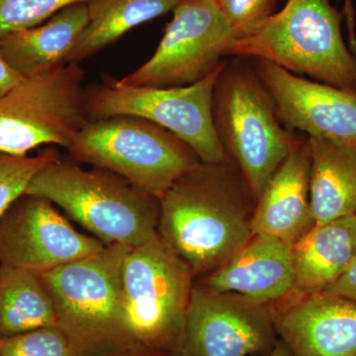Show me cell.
Instances as JSON below:
<instances>
[{
	"label": "cell",
	"mask_w": 356,
	"mask_h": 356,
	"mask_svg": "<svg viewBox=\"0 0 356 356\" xmlns=\"http://www.w3.org/2000/svg\"><path fill=\"white\" fill-rule=\"evenodd\" d=\"M257 199L232 161H200L161 199L158 234L194 277L227 264L254 235Z\"/></svg>",
	"instance_id": "obj_1"
},
{
	"label": "cell",
	"mask_w": 356,
	"mask_h": 356,
	"mask_svg": "<svg viewBox=\"0 0 356 356\" xmlns=\"http://www.w3.org/2000/svg\"><path fill=\"white\" fill-rule=\"evenodd\" d=\"M26 194L48 199L105 245L136 248L158 234L161 199L105 168L60 158L35 175Z\"/></svg>",
	"instance_id": "obj_2"
},
{
	"label": "cell",
	"mask_w": 356,
	"mask_h": 356,
	"mask_svg": "<svg viewBox=\"0 0 356 356\" xmlns=\"http://www.w3.org/2000/svg\"><path fill=\"white\" fill-rule=\"evenodd\" d=\"M131 248L102 252L41 273L74 356H107L135 346L123 306L122 267Z\"/></svg>",
	"instance_id": "obj_3"
},
{
	"label": "cell",
	"mask_w": 356,
	"mask_h": 356,
	"mask_svg": "<svg viewBox=\"0 0 356 356\" xmlns=\"http://www.w3.org/2000/svg\"><path fill=\"white\" fill-rule=\"evenodd\" d=\"M343 13L330 0H288L226 56L261 58L301 76L356 92V57L341 33Z\"/></svg>",
	"instance_id": "obj_4"
},
{
	"label": "cell",
	"mask_w": 356,
	"mask_h": 356,
	"mask_svg": "<svg viewBox=\"0 0 356 356\" xmlns=\"http://www.w3.org/2000/svg\"><path fill=\"white\" fill-rule=\"evenodd\" d=\"M212 117L229 161L259 198L297 139L283 127L248 58L225 60L213 90Z\"/></svg>",
	"instance_id": "obj_5"
},
{
	"label": "cell",
	"mask_w": 356,
	"mask_h": 356,
	"mask_svg": "<svg viewBox=\"0 0 356 356\" xmlns=\"http://www.w3.org/2000/svg\"><path fill=\"white\" fill-rule=\"evenodd\" d=\"M65 149L76 163L117 173L159 199L201 161L170 131L131 115L89 120Z\"/></svg>",
	"instance_id": "obj_6"
},
{
	"label": "cell",
	"mask_w": 356,
	"mask_h": 356,
	"mask_svg": "<svg viewBox=\"0 0 356 356\" xmlns=\"http://www.w3.org/2000/svg\"><path fill=\"white\" fill-rule=\"evenodd\" d=\"M191 267L156 234L131 248L122 267L126 325L134 344L177 353L194 286Z\"/></svg>",
	"instance_id": "obj_7"
},
{
	"label": "cell",
	"mask_w": 356,
	"mask_h": 356,
	"mask_svg": "<svg viewBox=\"0 0 356 356\" xmlns=\"http://www.w3.org/2000/svg\"><path fill=\"white\" fill-rule=\"evenodd\" d=\"M225 60L198 83L177 88L127 86L120 79L107 77L86 88L88 118L140 117L175 134L203 163L231 161L218 138L212 117L213 90Z\"/></svg>",
	"instance_id": "obj_8"
},
{
	"label": "cell",
	"mask_w": 356,
	"mask_h": 356,
	"mask_svg": "<svg viewBox=\"0 0 356 356\" xmlns=\"http://www.w3.org/2000/svg\"><path fill=\"white\" fill-rule=\"evenodd\" d=\"M86 72L76 64L22 79L0 97V153L27 156L42 145L69 146L90 119Z\"/></svg>",
	"instance_id": "obj_9"
},
{
	"label": "cell",
	"mask_w": 356,
	"mask_h": 356,
	"mask_svg": "<svg viewBox=\"0 0 356 356\" xmlns=\"http://www.w3.org/2000/svg\"><path fill=\"white\" fill-rule=\"evenodd\" d=\"M158 48L144 65L120 79L147 88H177L210 74L236 41L214 0H181Z\"/></svg>",
	"instance_id": "obj_10"
},
{
	"label": "cell",
	"mask_w": 356,
	"mask_h": 356,
	"mask_svg": "<svg viewBox=\"0 0 356 356\" xmlns=\"http://www.w3.org/2000/svg\"><path fill=\"white\" fill-rule=\"evenodd\" d=\"M269 304L194 284L184 337L172 356L266 355L277 343Z\"/></svg>",
	"instance_id": "obj_11"
},
{
	"label": "cell",
	"mask_w": 356,
	"mask_h": 356,
	"mask_svg": "<svg viewBox=\"0 0 356 356\" xmlns=\"http://www.w3.org/2000/svg\"><path fill=\"white\" fill-rule=\"evenodd\" d=\"M105 247L76 231L55 204L41 196L25 193L0 218V264L41 274Z\"/></svg>",
	"instance_id": "obj_12"
},
{
	"label": "cell",
	"mask_w": 356,
	"mask_h": 356,
	"mask_svg": "<svg viewBox=\"0 0 356 356\" xmlns=\"http://www.w3.org/2000/svg\"><path fill=\"white\" fill-rule=\"evenodd\" d=\"M250 63L281 122L356 152V92L297 76L261 58Z\"/></svg>",
	"instance_id": "obj_13"
},
{
	"label": "cell",
	"mask_w": 356,
	"mask_h": 356,
	"mask_svg": "<svg viewBox=\"0 0 356 356\" xmlns=\"http://www.w3.org/2000/svg\"><path fill=\"white\" fill-rule=\"evenodd\" d=\"M274 316L295 356H356V302L320 292Z\"/></svg>",
	"instance_id": "obj_14"
},
{
	"label": "cell",
	"mask_w": 356,
	"mask_h": 356,
	"mask_svg": "<svg viewBox=\"0 0 356 356\" xmlns=\"http://www.w3.org/2000/svg\"><path fill=\"white\" fill-rule=\"evenodd\" d=\"M310 168L308 140H297L257 198L254 234L274 236L292 247L315 226Z\"/></svg>",
	"instance_id": "obj_15"
},
{
	"label": "cell",
	"mask_w": 356,
	"mask_h": 356,
	"mask_svg": "<svg viewBox=\"0 0 356 356\" xmlns=\"http://www.w3.org/2000/svg\"><path fill=\"white\" fill-rule=\"evenodd\" d=\"M294 282L291 245L254 234L227 264L200 283L215 291L238 293L269 304L291 293Z\"/></svg>",
	"instance_id": "obj_16"
},
{
	"label": "cell",
	"mask_w": 356,
	"mask_h": 356,
	"mask_svg": "<svg viewBox=\"0 0 356 356\" xmlns=\"http://www.w3.org/2000/svg\"><path fill=\"white\" fill-rule=\"evenodd\" d=\"M88 23V2L72 4L34 27L0 38L7 64L22 79L69 64L72 50Z\"/></svg>",
	"instance_id": "obj_17"
},
{
	"label": "cell",
	"mask_w": 356,
	"mask_h": 356,
	"mask_svg": "<svg viewBox=\"0 0 356 356\" xmlns=\"http://www.w3.org/2000/svg\"><path fill=\"white\" fill-rule=\"evenodd\" d=\"M356 254V215L315 225L292 245L295 282L301 296L324 292Z\"/></svg>",
	"instance_id": "obj_18"
},
{
	"label": "cell",
	"mask_w": 356,
	"mask_h": 356,
	"mask_svg": "<svg viewBox=\"0 0 356 356\" xmlns=\"http://www.w3.org/2000/svg\"><path fill=\"white\" fill-rule=\"evenodd\" d=\"M308 145L316 225L356 215V152L318 138L309 137Z\"/></svg>",
	"instance_id": "obj_19"
},
{
	"label": "cell",
	"mask_w": 356,
	"mask_h": 356,
	"mask_svg": "<svg viewBox=\"0 0 356 356\" xmlns=\"http://www.w3.org/2000/svg\"><path fill=\"white\" fill-rule=\"evenodd\" d=\"M181 0H89L88 23L70 54L69 64L115 43L140 24L172 11Z\"/></svg>",
	"instance_id": "obj_20"
},
{
	"label": "cell",
	"mask_w": 356,
	"mask_h": 356,
	"mask_svg": "<svg viewBox=\"0 0 356 356\" xmlns=\"http://www.w3.org/2000/svg\"><path fill=\"white\" fill-rule=\"evenodd\" d=\"M56 327V314L41 274L0 264V341Z\"/></svg>",
	"instance_id": "obj_21"
},
{
	"label": "cell",
	"mask_w": 356,
	"mask_h": 356,
	"mask_svg": "<svg viewBox=\"0 0 356 356\" xmlns=\"http://www.w3.org/2000/svg\"><path fill=\"white\" fill-rule=\"evenodd\" d=\"M58 159L60 156L53 152L37 156L0 153V218L24 195L35 175Z\"/></svg>",
	"instance_id": "obj_22"
},
{
	"label": "cell",
	"mask_w": 356,
	"mask_h": 356,
	"mask_svg": "<svg viewBox=\"0 0 356 356\" xmlns=\"http://www.w3.org/2000/svg\"><path fill=\"white\" fill-rule=\"evenodd\" d=\"M89 0H0V38L9 33L34 27L72 4Z\"/></svg>",
	"instance_id": "obj_23"
},
{
	"label": "cell",
	"mask_w": 356,
	"mask_h": 356,
	"mask_svg": "<svg viewBox=\"0 0 356 356\" xmlns=\"http://www.w3.org/2000/svg\"><path fill=\"white\" fill-rule=\"evenodd\" d=\"M1 356H74L57 327H46L0 341Z\"/></svg>",
	"instance_id": "obj_24"
},
{
	"label": "cell",
	"mask_w": 356,
	"mask_h": 356,
	"mask_svg": "<svg viewBox=\"0 0 356 356\" xmlns=\"http://www.w3.org/2000/svg\"><path fill=\"white\" fill-rule=\"evenodd\" d=\"M236 40L252 34L275 11L277 0H214Z\"/></svg>",
	"instance_id": "obj_25"
},
{
	"label": "cell",
	"mask_w": 356,
	"mask_h": 356,
	"mask_svg": "<svg viewBox=\"0 0 356 356\" xmlns=\"http://www.w3.org/2000/svg\"><path fill=\"white\" fill-rule=\"evenodd\" d=\"M324 292L356 302V254L343 275Z\"/></svg>",
	"instance_id": "obj_26"
},
{
	"label": "cell",
	"mask_w": 356,
	"mask_h": 356,
	"mask_svg": "<svg viewBox=\"0 0 356 356\" xmlns=\"http://www.w3.org/2000/svg\"><path fill=\"white\" fill-rule=\"evenodd\" d=\"M22 77L7 64L0 49V97L8 92L14 86L19 83Z\"/></svg>",
	"instance_id": "obj_27"
},
{
	"label": "cell",
	"mask_w": 356,
	"mask_h": 356,
	"mask_svg": "<svg viewBox=\"0 0 356 356\" xmlns=\"http://www.w3.org/2000/svg\"><path fill=\"white\" fill-rule=\"evenodd\" d=\"M343 17L346 20V27L348 31V43L350 51L356 57V13L353 0H343Z\"/></svg>",
	"instance_id": "obj_28"
},
{
	"label": "cell",
	"mask_w": 356,
	"mask_h": 356,
	"mask_svg": "<svg viewBox=\"0 0 356 356\" xmlns=\"http://www.w3.org/2000/svg\"><path fill=\"white\" fill-rule=\"evenodd\" d=\"M107 356H172V355L161 353V351L151 350V348L136 344V346H130V348H125V350Z\"/></svg>",
	"instance_id": "obj_29"
},
{
	"label": "cell",
	"mask_w": 356,
	"mask_h": 356,
	"mask_svg": "<svg viewBox=\"0 0 356 356\" xmlns=\"http://www.w3.org/2000/svg\"><path fill=\"white\" fill-rule=\"evenodd\" d=\"M252 356H295L293 355L292 350H290L289 346L282 339H280L276 343L275 346H273V350L266 355H259Z\"/></svg>",
	"instance_id": "obj_30"
},
{
	"label": "cell",
	"mask_w": 356,
	"mask_h": 356,
	"mask_svg": "<svg viewBox=\"0 0 356 356\" xmlns=\"http://www.w3.org/2000/svg\"><path fill=\"white\" fill-rule=\"evenodd\" d=\"M0 356H1V353H0Z\"/></svg>",
	"instance_id": "obj_31"
}]
</instances>
